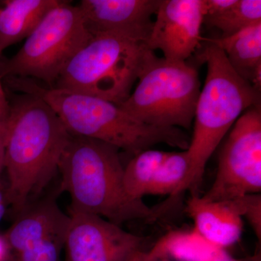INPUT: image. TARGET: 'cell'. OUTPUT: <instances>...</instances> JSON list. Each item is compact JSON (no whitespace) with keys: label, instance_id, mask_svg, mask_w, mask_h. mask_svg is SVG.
Wrapping results in <instances>:
<instances>
[{"label":"cell","instance_id":"6da1fadb","mask_svg":"<svg viewBox=\"0 0 261 261\" xmlns=\"http://www.w3.org/2000/svg\"><path fill=\"white\" fill-rule=\"evenodd\" d=\"M9 102L4 161L8 185L4 195L5 202L18 216L58 171L70 135L40 97L20 93Z\"/></svg>","mask_w":261,"mask_h":261},{"label":"cell","instance_id":"7a4b0ae2","mask_svg":"<svg viewBox=\"0 0 261 261\" xmlns=\"http://www.w3.org/2000/svg\"><path fill=\"white\" fill-rule=\"evenodd\" d=\"M5 80L13 90L34 94L49 105L70 135L101 141L134 155L159 144L189 148L191 139L181 128L146 124L102 98L49 88L32 79L8 77Z\"/></svg>","mask_w":261,"mask_h":261},{"label":"cell","instance_id":"3957f363","mask_svg":"<svg viewBox=\"0 0 261 261\" xmlns=\"http://www.w3.org/2000/svg\"><path fill=\"white\" fill-rule=\"evenodd\" d=\"M116 147L93 139L70 135L60 161L62 191L71 200L70 211L95 215L121 226L134 220H153L160 208L130 198Z\"/></svg>","mask_w":261,"mask_h":261},{"label":"cell","instance_id":"277c9868","mask_svg":"<svg viewBox=\"0 0 261 261\" xmlns=\"http://www.w3.org/2000/svg\"><path fill=\"white\" fill-rule=\"evenodd\" d=\"M205 41L200 55L207 65L205 84L197 99L195 128L187 149L188 176L180 191L198 196L207 163L235 122L249 108L260 106V91L233 69L224 51Z\"/></svg>","mask_w":261,"mask_h":261},{"label":"cell","instance_id":"5b68a950","mask_svg":"<svg viewBox=\"0 0 261 261\" xmlns=\"http://www.w3.org/2000/svg\"><path fill=\"white\" fill-rule=\"evenodd\" d=\"M152 25L98 34L69 62L53 88L102 98L119 106L155 55L147 40Z\"/></svg>","mask_w":261,"mask_h":261},{"label":"cell","instance_id":"8992f818","mask_svg":"<svg viewBox=\"0 0 261 261\" xmlns=\"http://www.w3.org/2000/svg\"><path fill=\"white\" fill-rule=\"evenodd\" d=\"M92 38L78 5L61 1L43 18L15 56L0 59V79H32L53 88L66 65Z\"/></svg>","mask_w":261,"mask_h":261},{"label":"cell","instance_id":"52a82bcc","mask_svg":"<svg viewBox=\"0 0 261 261\" xmlns=\"http://www.w3.org/2000/svg\"><path fill=\"white\" fill-rule=\"evenodd\" d=\"M200 91L194 67L154 56L139 77L135 91L118 106L150 126L189 128Z\"/></svg>","mask_w":261,"mask_h":261},{"label":"cell","instance_id":"ba28073f","mask_svg":"<svg viewBox=\"0 0 261 261\" xmlns=\"http://www.w3.org/2000/svg\"><path fill=\"white\" fill-rule=\"evenodd\" d=\"M261 191L260 106L244 112L221 147L212 186L202 196L211 202H225Z\"/></svg>","mask_w":261,"mask_h":261},{"label":"cell","instance_id":"9c48e42d","mask_svg":"<svg viewBox=\"0 0 261 261\" xmlns=\"http://www.w3.org/2000/svg\"><path fill=\"white\" fill-rule=\"evenodd\" d=\"M64 261H126L145 240L99 216L70 211Z\"/></svg>","mask_w":261,"mask_h":261},{"label":"cell","instance_id":"30bf717a","mask_svg":"<svg viewBox=\"0 0 261 261\" xmlns=\"http://www.w3.org/2000/svg\"><path fill=\"white\" fill-rule=\"evenodd\" d=\"M155 15L149 49H159L168 61L186 62L202 40L203 0H160Z\"/></svg>","mask_w":261,"mask_h":261},{"label":"cell","instance_id":"8fae6325","mask_svg":"<svg viewBox=\"0 0 261 261\" xmlns=\"http://www.w3.org/2000/svg\"><path fill=\"white\" fill-rule=\"evenodd\" d=\"M159 4L160 0H82L77 5L86 29L94 37L152 25Z\"/></svg>","mask_w":261,"mask_h":261},{"label":"cell","instance_id":"7c38bea8","mask_svg":"<svg viewBox=\"0 0 261 261\" xmlns=\"http://www.w3.org/2000/svg\"><path fill=\"white\" fill-rule=\"evenodd\" d=\"M69 221L54 197H47L18 215L3 237L10 255H14L47 239L65 236Z\"/></svg>","mask_w":261,"mask_h":261},{"label":"cell","instance_id":"4fadbf2b","mask_svg":"<svg viewBox=\"0 0 261 261\" xmlns=\"http://www.w3.org/2000/svg\"><path fill=\"white\" fill-rule=\"evenodd\" d=\"M187 212L193 219L197 232L215 246L225 249L241 238L243 218L231 201L211 202L200 195L193 196L187 204Z\"/></svg>","mask_w":261,"mask_h":261},{"label":"cell","instance_id":"5bb4252c","mask_svg":"<svg viewBox=\"0 0 261 261\" xmlns=\"http://www.w3.org/2000/svg\"><path fill=\"white\" fill-rule=\"evenodd\" d=\"M59 0H5L0 7V58L3 51L27 39Z\"/></svg>","mask_w":261,"mask_h":261},{"label":"cell","instance_id":"9a60e30c","mask_svg":"<svg viewBox=\"0 0 261 261\" xmlns=\"http://www.w3.org/2000/svg\"><path fill=\"white\" fill-rule=\"evenodd\" d=\"M209 40L224 51L228 63L240 77L260 91L261 23L233 35Z\"/></svg>","mask_w":261,"mask_h":261},{"label":"cell","instance_id":"2e32d148","mask_svg":"<svg viewBox=\"0 0 261 261\" xmlns=\"http://www.w3.org/2000/svg\"><path fill=\"white\" fill-rule=\"evenodd\" d=\"M197 232L175 231L165 235L147 252L149 256L175 261H209L220 250Z\"/></svg>","mask_w":261,"mask_h":261},{"label":"cell","instance_id":"e0dca14e","mask_svg":"<svg viewBox=\"0 0 261 261\" xmlns=\"http://www.w3.org/2000/svg\"><path fill=\"white\" fill-rule=\"evenodd\" d=\"M170 152L146 149L135 154L123 170V185L130 198L142 200L154 175Z\"/></svg>","mask_w":261,"mask_h":261},{"label":"cell","instance_id":"ac0fdd59","mask_svg":"<svg viewBox=\"0 0 261 261\" xmlns=\"http://www.w3.org/2000/svg\"><path fill=\"white\" fill-rule=\"evenodd\" d=\"M261 23L260 0H235L227 8L205 15L203 24L221 30L223 37L233 35L243 29Z\"/></svg>","mask_w":261,"mask_h":261},{"label":"cell","instance_id":"d6986e66","mask_svg":"<svg viewBox=\"0 0 261 261\" xmlns=\"http://www.w3.org/2000/svg\"><path fill=\"white\" fill-rule=\"evenodd\" d=\"M190 168L187 150L170 152L154 175L146 195H170L171 197L179 195Z\"/></svg>","mask_w":261,"mask_h":261},{"label":"cell","instance_id":"ffe728a7","mask_svg":"<svg viewBox=\"0 0 261 261\" xmlns=\"http://www.w3.org/2000/svg\"><path fill=\"white\" fill-rule=\"evenodd\" d=\"M65 235L35 244L23 251L10 255L9 261H61Z\"/></svg>","mask_w":261,"mask_h":261},{"label":"cell","instance_id":"44dd1931","mask_svg":"<svg viewBox=\"0 0 261 261\" xmlns=\"http://www.w3.org/2000/svg\"><path fill=\"white\" fill-rule=\"evenodd\" d=\"M231 201L242 218L245 217L251 225L259 240L261 236V196L252 194L238 197Z\"/></svg>","mask_w":261,"mask_h":261},{"label":"cell","instance_id":"7402d4cb","mask_svg":"<svg viewBox=\"0 0 261 261\" xmlns=\"http://www.w3.org/2000/svg\"><path fill=\"white\" fill-rule=\"evenodd\" d=\"M7 121L0 120V189L3 190L2 176L4 172L5 140H6Z\"/></svg>","mask_w":261,"mask_h":261},{"label":"cell","instance_id":"603a6c76","mask_svg":"<svg viewBox=\"0 0 261 261\" xmlns=\"http://www.w3.org/2000/svg\"><path fill=\"white\" fill-rule=\"evenodd\" d=\"M0 79V120L2 121H8L10 113L9 99L7 97L3 84Z\"/></svg>","mask_w":261,"mask_h":261},{"label":"cell","instance_id":"cb8c5ba5","mask_svg":"<svg viewBox=\"0 0 261 261\" xmlns=\"http://www.w3.org/2000/svg\"><path fill=\"white\" fill-rule=\"evenodd\" d=\"M126 261H170L167 259L154 258L149 256L147 252L140 250L132 254Z\"/></svg>","mask_w":261,"mask_h":261},{"label":"cell","instance_id":"d4e9b609","mask_svg":"<svg viewBox=\"0 0 261 261\" xmlns=\"http://www.w3.org/2000/svg\"><path fill=\"white\" fill-rule=\"evenodd\" d=\"M10 251L3 236H0V261L10 260Z\"/></svg>","mask_w":261,"mask_h":261},{"label":"cell","instance_id":"484cf974","mask_svg":"<svg viewBox=\"0 0 261 261\" xmlns=\"http://www.w3.org/2000/svg\"><path fill=\"white\" fill-rule=\"evenodd\" d=\"M209 261H239L233 258L231 255H228L225 249H220L219 251L215 254L214 257Z\"/></svg>","mask_w":261,"mask_h":261},{"label":"cell","instance_id":"4316f807","mask_svg":"<svg viewBox=\"0 0 261 261\" xmlns=\"http://www.w3.org/2000/svg\"><path fill=\"white\" fill-rule=\"evenodd\" d=\"M2 190H3L0 189V220L3 217V214H4V205L5 203H6L5 200V195L2 193Z\"/></svg>","mask_w":261,"mask_h":261},{"label":"cell","instance_id":"83f0119b","mask_svg":"<svg viewBox=\"0 0 261 261\" xmlns=\"http://www.w3.org/2000/svg\"><path fill=\"white\" fill-rule=\"evenodd\" d=\"M248 261H260V255H259V256H257V255H256V256L249 259Z\"/></svg>","mask_w":261,"mask_h":261}]
</instances>
